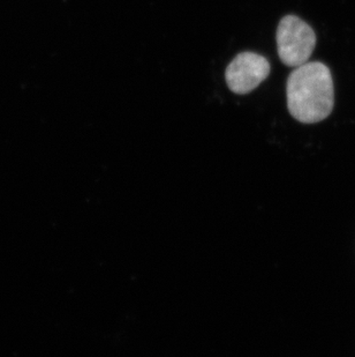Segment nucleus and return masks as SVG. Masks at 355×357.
<instances>
[{
	"mask_svg": "<svg viewBox=\"0 0 355 357\" xmlns=\"http://www.w3.org/2000/svg\"><path fill=\"white\" fill-rule=\"evenodd\" d=\"M288 112L297 121L314 124L333 109V81L328 66L320 61L295 68L286 84Z\"/></svg>",
	"mask_w": 355,
	"mask_h": 357,
	"instance_id": "1",
	"label": "nucleus"
},
{
	"mask_svg": "<svg viewBox=\"0 0 355 357\" xmlns=\"http://www.w3.org/2000/svg\"><path fill=\"white\" fill-rule=\"evenodd\" d=\"M276 40L279 58L290 68L306 64L316 47L315 31L295 15L283 17L277 28Z\"/></svg>",
	"mask_w": 355,
	"mask_h": 357,
	"instance_id": "2",
	"label": "nucleus"
},
{
	"mask_svg": "<svg viewBox=\"0 0 355 357\" xmlns=\"http://www.w3.org/2000/svg\"><path fill=\"white\" fill-rule=\"evenodd\" d=\"M270 63L255 52H242L228 64L225 80L230 91L245 95L254 91L270 75Z\"/></svg>",
	"mask_w": 355,
	"mask_h": 357,
	"instance_id": "3",
	"label": "nucleus"
}]
</instances>
